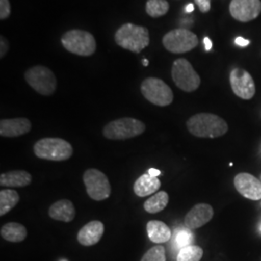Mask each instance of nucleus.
Segmentation results:
<instances>
[{
	"mask_svg": "<svg viewBox=\"0 0 261 261\" xmlns=\"http://www.w3.org/2000/svg\"><path fill=\"white\" fill-rule=\"evenodd\" d=\"M188 130L195 137L216 139L225 135L228 130L227 123L212 113H198L187 121Z\"/></svg>",
	"mask_w": 261,
	"mask_h": 261,
	"instance_id": "obj_1",
	"label": "nucleus"
},
{
	"mask_svg": "<svg viewBox=\"0 0 261 261\" xmlns=\"http://www.w3.org/2000/svg\"><path fill=\"white\" fill-rule=\"evenodd\" d=\"M114 40L119 47L135 54H140L149 46V31L144 27L128 22L118 28L114 35Z\"/></svg>",
	"mask_w": 261,
	"mask_h": 261,
	"instance_id": "obj_2",
	"label": "nucleus"
},
{
	"mask_svg": "<svg viewBox=\"0 0 261 261\" xmlns=\"http://www.w3.org/2000/svg\"><path fill=\"white\" fill-rule=\"evenodd\" d=\"M33 151L38 158L55 162L66 161L72 157L74 152L70 142L58 138H46L38 140Z\"/></svg>",
	"mask_w": 261,
	"mask_h": 261,
	"instance_id": "obj_3",
	"label": "nucleus"
},
{
	"mask_svg": "<svg viewBox=\"0 0 261 261\" xmlns=\"http://www.w3.org/2000/svg\"><path fill=\"white\" fill-rule=\"evenodd\" d=\"M145 132V124L139 119L123 117L108 123L103 135L108 140H125L136 138Z\"/></svg>",
	"mask_w": 261,
	"mask_h": 261,
	"instance_id": "obj_4",
	"label": "nucleus"
},
{
	"mask_svg": "<svg viewBox=\"0 0 261 261\" xmlns=\"http://www.w3.org/2000/svg\"><path fill=\"white\" fill-rule=\"evenodd\" d=\"M61 44L69 53L80 56H92L97 48L93 35L81 29L67 31L61 37Z\"/></svg>",
	"mask_w": 261,
	"mask_h": 261,
	"instance_id": "obj_5",
	"label": "nucleus"
},
{
	"mask_svg": "<svg viewBox=\"0 0 261 261\" xmlns=\"http://www.w3.org/2000/svg\"><path fill=\"white\" fill-rule=\"evenodd\" d=\"M171 75L178 88L185 92H194L200 85V76L185 58H179L173 62Z\"/></svg>",
	"mask_w": 261,
	"mask_h": 261,
	"instance_id": "obj_6",
	"label": "nucleus"
},
{
	"mask_svg": "<svg viewBox=\"0 0 261 261\" xmlns=\"http://www.w3.org/2000/svg\"><path fill=\"white\" fill-rule=\"evenodd\" d=\"M24 79L36 92L44 96H50L56 92L57 81L56 75L45 66H35L24 74Z\"/></svg>",
	"mask_w": 261,
	"mask_h": 261,
	"instance_id": "obj_7",
	"label": "nucleus"
},
{
	"mask_svg": "<svg viewBox=\"0 0 261 261\" xmlns=\"http://www.w3.org/2000/svg\"><path fill=\"white\" fill-rule=\"evenodd\" d=\"M140 90L147 101L159 107H167L173 101L171 88L158 77L145 79L141 84Z\"/></svg>",
	"mask_w": 261,
	"mask_h": 261,
	"instance_id": "obj_8",
	"label": "nucleus"
},
{
	"mask_svg": "<svg viewBox=\"0 0 261 261\" xmlns=\"http://www.w3.org/2000/svg\"><path fill=\"white\" fill-rule=\"evenodd\" d=\"M163 45L169 53L180 55L194 49L198 45V39L194 32L178 28L169 31L164 36Z\"/></svg>",
	"mask_w": 261,
	"mask_h": 261,
	"instance_id": "obj_9",
	"label": "nucleus"
},
{
	"mask_svg": "<svg viewBox=\"0 0 261 261\" xmlns=\"http://www.w3.org/2000/svg\"><path fill=\"white\" fill-rule=\"evenodd\" d=\"M83 178L86 193L93 200L101 201L110 197L112 186L108 176L101 170L96 168L87 169Z\"/></svg>",
	"mask_w": 261,
	"mask_h": 261,
	"instance_id": "obj_10",
	"label": "nucleus"
},
{
	"mask_svg": "<svg viewBox=\"0 0 261 261\" xmlns=\"http://www.w3.org/2000/svg\"><path fill=\"white\" fill-rule=\"evenodd\" d=\"M233 93L244 100H250L255 94V84L252 75L246 70L236 68L229 75Z\"/></svg>",
	"mask_w": 261,
	"mask_h": 261,
	"instance_id": "obj_11",
	"label": "nucleus"
},
{
	"mask_svg": "<svg viewBox=\"0 0 261 261\" xmlns=\"http://www.w3.org/2000/svg\"><path fill=\"white\" fill-rule=\"evenodd\" d=\"M229 12L233 19L248 22L256 19L261 13L260 0H231Z\"/></svg>",
	"mask_w": 261,
	"mask_h": 261,
	"instance_id": "obj_12",
	"label": "nucleus"
},
{
	"mask_svg": "<svg viewBox=\"0 0 261 261\" xmlns=\"http://www.w3.org/2000/svg\"><path fill=\"white\" fill-rule=\"evenodd\" d=\"M234 185L236 190L244 197L259 200L261 198V183L256 177L250 173H239L234 178Z\"/></svg>",
	"mask_w": 261,
	"mask_h": 261,
	"instance_id": "obj_13",
	"label": "nucleus"
},
{
	"mask_svg": "<svg viewBox=\"0 0 261 261\" xmlns=\"http://www.w3.org/2000/svg\"><path fill=\"white\" fill-rule=\"evenodd\" d=\"M213 216L214 210L212 206L207 203H198L187 213L184 224L189 229H197L209 223Z\"/></svg>",
	"mask_w": 261,
	"mask_h": 261,
	"instance_id": "obj_14",
	"label": "nucleus"
},
{
	"mask_svg": "<svg viewBox=\"0 0 261 261\" xmlns=\"http://www.w3.org/2000/svg\"><path fill=\"white\" fill-rule=\"evenodd\" d=\"M31 130V122L28 118L19 117L12 119H1L0 136L3 138H16L27 135Z\"/></svg>",
	"mask_w": 261,
	"mask_h": 261,
	"instance_id": "obj_15",
	"label": "nucleus"
},
{
	"mask_svg": "<svg viewBox=\"0 0 261 261\" xmlns=\"http://www.w3.org/2000/svg\"><path fill=\"white\" fill-rule=\"evenodd\" d=\"M105 232V226L100 221H92L82 227L77 233V241L85 247L93 246L101 240Z\"/></svg>",
	"mask_w": 261,
	"mask_h": 261,
	"instance_id": "obj_16",
	"label": "nucleus"
},
{
	"mask_svg": "<svg viewBox=\"0 0 261 261\" xmlns=\"http://www.w3.org/2000/svg\"><path fill=\"white\" fill-rule=\"evenodd\" d=\"M48 215L56 221L70 223L75 219V206L69 199H61L49 207Z\"/></svg>",
	"mask_w": 261,
	"mask_h": 261,
	"instance_id": "obj_17",
	"label": "nucleus"
},
{
	"mask_svg": "<svg viewBox=\"0 0 261 261\" xmlns=\"http://www.w3.org/2000/svg\"><path fill=\"white\" fill-rule=\"evenodd\" d=\"M32 176L25 170H12L0 175V185L2 187L23 188L30 185Z\"/></svg>",
	"mask_w": 261,
	"mask_h": 261,
	"instance_id": "obj_18",
	"label": "nucleus"
},
{
	"mask_svg": "<svg viewBox=\"0 0 261 261\" xmlns=\"http://www.w3.org/2000/svg\"><path fill=\"white\" fill-rule=\"evenodd\" d=\"M161 188V181L158 177H153L147 174L141 175L134 184V192L140 197L148 196L157 193Z\"/></svg>",
	"mask_w": 261,
	"mask_h": 261,
	"instance_id": "obj_19",
	"label": "nucleus"
},
{
	"mask_svg": "<svg viewBox=\"0 0 261 261\" xmlns=\"http://www.w3.org/2000/svg\"><path fill=\"white\" fill-rule=\"evenodd\" d=\"M146 230L150 240L156 244L166 243L171 238L170 228L161 221H150L146 224Z\"/></svg>",
	"mask_w": 261,
	"mask_h": 261,
	"instance_id": "obj_20",
	"label": "nucleus"
},
{
	"mask_svg": "<svg viewBox=\"0 0 261 261\" xmlns=\"http://www.w3.org/2000/svg\"><path fill=\"white\" fill-rule=\"evenodd\" d=\"M0 234L1 237L8 242L19 243L22 242L27 238L28 230L22 224L8 223L1 227Z\"/></svg>",
	"mask_w": 261,
	"mask_h": 261,
	"instance_id": "obj_21",
	"label": "nucleus"
},
{
	"mask_svg": "<svg viewBox=\"0 0 261 261\" xmlns=\"http://www.w3.org/2000/svg\"><path fill=\"white\" fill-rule=\"evenodd\" d=\"M168 200H169V197H168V193L158 192L144 202L143 208L150 214H156L163 211L168 206Z\"/></svg>",
	"mask_w": 261,
	"mask_h": 261,
	"instance_id": "obj_22",
	"label": "nucleus"
},
{
	"mask_svg": "<svg viewBox=\"0 0 261 261\" xmlns=\"http://www.w3.org/2000/svg\"><path fill=\"white\" fill-rule=\"evenodd\" d=\"M19 202V195L18 192L12 189H4L0 192V216L10 212Z\"/></svg>",
	"mask_w": 261,
	"mask_h": 261,
	"instance_id": "obj_23",
	"label": "nucleus"
},
{
	"mask_svg": "<svg viewBox=\"0 0 261 261\" xmlns=\"http://www.w3.org/2000/svg\"><path fill=\"white\" fill-rule=\"evenodd\" d=\"M169 10V4L167 0H147L145 5V11L151 18H160L165 15Z\"/></svg>",
	"mask_w": 261,
	"mask_h": 261,
	"instance_id": "obj_24",
	"label": "nucleus"
},
{
	"mask_svg": "<svg viewBox=\"0 0 261 261\" xmlns=\"http://www.w3.org/2000/svg\"><path fill=\"white\" fill-rule=\"evenodd\" d=\"M203 255V250L198 246H188L181 249L178 253L177 261H200Z\"/></svg>",
	"mask_w": 261,
	"mask_h": 261,
	"instance_id": "obj_25",
	"label": "nucleus"
},
{
	"mask_svg": "<svg viewBox=\"0 0 261 261\" xmlns=\"http://www.w3.org/2000/svg\"><path fill=\"white\" fill-rule=\"evenodd\" d=\"M140 261H167L166 250L163 246H155L145 252Z\"/></svg>",
	"mask_w": 261,
	"mask_h": 261,
	"instance_id": "obj_26",
	"label": "nucleus"
},
{
	"mask_svg": "<svg viewBox=\"0 0 261 261\" xmlns=\"http://www.w3.org/2000/svg\"><path fill=\"white\" fill-rule=\"evenodd\" d=\"M194 240V235L188 229H180L176 232L174 242L178 249H183L188 246H191V243Z\"/></svg>",
	"mask_w": 261,
	"mask_h": 261,
	"instance_id": "obj_27",
	"label": "nucleus"
},
{
	"mask_svg": "<svg viewBox=\"0 0 261 261\" xmlns=\"http://www.w3.org/2000/svg\"><path fill=\"white\" fill-rule=\"evenodd\" d=\"M11 15V4L9 0H0V19H4L9 18Z\"/></svg>",
	"mask_w": 261,
	"mask_h": 261,
	"instance_id": "obj_28",
	"label": "nucleus"
},
{
	"mask_svg": "<svg viewBox=\"0 0 261 261\" xmlns=\"http://www.w3.org/2000/svg\"><path fill=\"white\" fill-rule=\"evenodd\" d=\"M201 13H207L211 9V0H195Z\"/></svg>",
	"mask_w": 261,
	"mask_h": 261,
	"instance_id": "obj_29",
	"label": "nucleus"
},
{
	"mask_svg": "<svg viewBox=\"0 0 261 261\" xmlns=\"http://www.w3.org/2000/svg\"><path fill=\"white\" fill-rule=\"evenodd\" d=\"M9 49V43L6 40V38L1 36L0 39V57L3 58L4 56H6L7 51Z\"/></svg>",
	"mask_w": 261,
	"mask_h": 261,
	"instance_id": "obj_30",
	"label": "nucleus"
},
{
	"mask_svg": "<svg viewBox=\"0 0 261 261\" xmlns=\"http://www.w3.org/2000/svg\"><path fill=\"white\" fill-rule=\"evenodd\" d=\"M235 43L240 47H247L250 44V41L246 40L245 38L237 37L235 39Z\"/></svg>",
	"mask_w": 261,
	"mask_h": 261,
	"instance_id": "obj_31",
	"label": "nucleus"
},
{
	"mask_svg": "<svg viewBox=\"0 0 261 261\" xmlns=\"http://www.w3.org/2000/svg\"><path fill=\"white\" fill-rule=\"evenodd\" d=\"M203 42H204V46H205L206 50H207V51L211 50L212 46H213V44H212L211 40H210V39H209L208 37H205L204 39H203Z\"/></svg>",
	"mask_w": 261,
	"mask_h": 261,
	"instance_id": "obj_32",
	"label": "nucleus"
},
{
	"mask_svg": "<svg viewBox=\"0 0 261 261\" xmlns=\"http://www.w3.org/2000/svg\"><path fill=\"white\" fill-rule=\"evenodd\" d=\"M148 174L153 177H158L159 175L161 174V171L156 168H150L148 170Z\"/></svg>",
	"mask_w": 261,
	"mask_h": 261,
	"instance_id": "obj_33",
	"label": "nucleus"
},
{
	"mask_svg": "<svg viewBox=\"0 0 261 261\" xmlns=\"http://www.w3.org/2000/svg\"><path fill=\"white\" fill-rule=\"evenodd\" d=\"M195 9V7H194V4H192V3H190V4H188L186 6V11L187 13H191V12H193Z\"/></svg>",
	"mask_w": 261,
	"mask_h": 261,
	"instance_id": "obj_34",
	"label": "nucleus"
},
{
	"mask_svg": "<svg viewBox=\"0 0 261 261\" xmlns=\"http://www.w3.org/2000/svg\"><path fill=\"white\" fill-rule=\"evenodd\" d=\"M142 64L145 66V67L148 66V64H149V63H148V60H147V59H143V60H142Z\"/></svg>",
	"mask_w": 261,
	"mask_h": 261,
	"instance_id": "obj_35",
	"label": "nucleus"
}]
</instances>
